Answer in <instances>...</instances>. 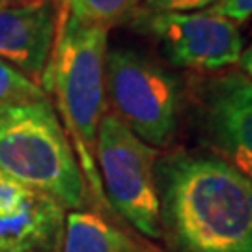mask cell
<instances>
[{"instance_id":"6da1fadb","label":"cell","mask_w":252,"mask_h":252,"mask_svg":"<svg viewBox=\"0 0 252 252\" xmlns=\"http://www.w3.org/2000/svg\"><path fill=\"white\" fill-rule=\"evenodd\" d=\"M161 232L174 252H252V181L213 152L155 162Z\"/></svg>"},{"instance_id":"7a4b0ae2","label":"cell","mask_w":252,"mask_h":252,"mask_svg":"<svg viewBox=\"0 0 252 252\" xmlns=\"http://www.w3.org/2000/svg\"><path fill=\"white\" fill-rule=\"evenodd\" d=\"M107 53L108 30L82 23L60 6L56 39L41 86L47 97L53 95V107L71 140L86 185L103 204L107 200L95 162V140L101 118L107 114Z\"/></svg>"},{"instance_id":"3957f363","label":"cell","mask_w":252,"mask_h":252,"mask_svg":"<svg viewBox=\"0 0 252 252\" xmlns=\"http://www.w3.org/2000/svg\"><path fill=\"white\" fill-rule=\"evenodd\" d=\"M0 174L81 211L88 185L49 97L0 108Z\"/></svg>"},{"instance_id":"277c9868","label":"cell","mask_w":252,"mask_h":252,"mask_svg":"<svg viewBox=\"0 0 252 252\" xmlns=\"http://www.w3.org/2000/svg\"><path fill=\"white\" fill-rule=\"evenodd\" d=\"M105 95L114 116L152 148L172 142L185 88L176 73L135 49H112L105 60Z\"/></svg>"},{"instance_id":"5b68a950","label":"cell","mask_w":252,"mask_h":252,"mask_svg":"<svg viewBox=\"0 0 252 252\" xmlns=\"http://www.w3.org/2000/svg\"><path fill=\"white\" fill-rule=\"evenodd\" d=\"M157 150L129 131L114 114L101 118L95 162L107 204L136 232L161 239L159 194L155 183Z\"/></svg>"},{"instance_id":"8992f818","label":"cell","mask_w":252,"mask_h":252,"mask_svg":"<svg viewBox=\"0 0 252 252\" xmlns=\"http://www.w3.org/2000/svg\"><path fill=\"white\" fill-rule=\"evenodd\" d=\"M133 27L155 37L166 60L181 69L219 73L239 62L243 36L230 19L198 11L136 13Z\"/></svg>"},{"instance_id":"52a82bcc","label":"cell","mask_w":252,"mask_h":252,"mask_svg":"<svg viewBox=\"0 0 252 252\" xmlns=\"http://www.w3.org/2000/svg\"><path fill=\"white\" fill-rule=\"evenodd\" d=\"M200 135L209 150L252 181V81L226 69L196 84Z\"/></svg>"},{"instance_id":"ba28073f","label":"cell","mask_w":252,"mask_h":252,"mask_svg":"<svg viewBox=\"0 0 252 252\" xmlns=\"http://www.w3.org/2000/svg\"><path fill=\"white\" fill-rule=\"evenodd\" d=\"M65 207L0 174V252H62Z\"/></svg>"},{"instance_id":"9c48e42d","label":"cell","mask_w":252,"mask_h":252,"mask_svg":"<svg viewBox=\"0 0 252 252\" xmlns=\"http://www.w3.org/2000/svg\"><path fill=\"white\" fill-rule=\"evenodd\" d=\"M60 19L56 0H25L0 6V60L41 86ZM43 88V86H41Z\"/></svg>"},{"instance_id":"30bf717a","label":"cell","mask_w":252,"mask_h":252,"mask_svg":"<svg viewBox=\"0 0 252 252\" xmlns=\"http://www.w3.org/2000/svg\"><path fill=\"white\" fill-rule=\"evenodd\" d=\"M129 241L97 213L71 211L65 217L62 252H129Z\"/></svg>"},{"instance_id":"8fae6325","label":"cell","mask_w":252,"mask_h":252,"mask_svg":"<svg viewBox=\"0 0 252 252\" xmlns=\"http://www.w3.org/2000/svg\"><path fill=\"white\" fill-rule=\"evenodd\" d=\"M144 0H58V4L82 23L105 30L131 23Z\"/></svg>"},{"instance_id":"7c38bea8","label":"cell","mask_w":252,"mask_h":252,"mask_svg":"<svg viewBox=\"0 0 252 252\" xmlns=\"http://www.w3.org/2000/svg\"><path fill=\"white\" fill-rule=\"evenodd\" d=\"M43 97H47V94L37 82L19 71L15 65L0 60V108Z\"/></svg>"},{"instance_id":"4fadbf2b","label":"cell","mask_w":252,"mask_h":252,"mask_svg":"<svg viewBox=\"0 0 252 252\" xmlns=\"http://www.w3.org/2000/svg\"><path fill=\"white\" fill-rule=\"evenodd\" d=\"M217 0H144L140 13H162V11H198L206 9Z\"/></svg>"},{"instance_id":"5bb4252c","label":"cell","mask_w":252,"mask_h":252,"mask_svg":"<svg viewBox=\"0 0 252 252\" xmlns=\"http://www.w3.org/2000/svg\"><path fill=\"white\" fill-rule=\"evenodd\" d=\"M206 9L209 13L230 19L237 27L252 19V0H217Z\"/></svg>"},{"instance_id":"9a60e30c","label":"cell","mask_w":252,"mask_h":252,"mask_svg":"<svg viewBox=\"0 0 252 252\" xmlns=\"http://www.w3.org/2000/svg\"><path fill=\"white\" fill-rule=\"evenodd\" d=\"M237 65H239V71L252 81V43L247 47V49H243V53H241V56H239Z\"/></svg>"},{"instance_id":"2e32d148","label":"cell","mask_w":252,"mask_h":252,"mask_svg":"<svg viewBox=\"0 0 252 252\" xmlns=\"http://www.w3.org/2000/svg\"><path fill=\"white\" fill-rule=\"evenodd\" d=\"M129 252H161L157 249H153L146 243H135V241H129Z\"/></svg>"},{"instance_id":"e0dca14e","label":"cell","mask_w":252,"mask_h":252,"mask_svg":"<svg viewBox=\"0 0 252 252\" xmlns=\"http://www.w3.org/2000/svg\"><path fill=\"white\" fill-rule=\"evenodd\" d=\"M17 2H25V0H0V6H8V4H17Z\"/></svg>"}]
</instances>
